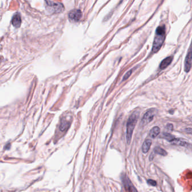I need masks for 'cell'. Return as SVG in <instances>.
<instances>
[{
    "label": "cell",
    "mask_w": 192,
    "mask_h": 192,
    "mask_svg": "<svg viewBox=\"0 0 192 192\" xmlns=\"http://www.w3.org/2000/svg\"><path fill=\"white\" fill-rule=\"evenodd\" d=\"M46 2V9L50 13H60L64 10V6L59 2H55L50 0H45Z\"/></svg>",
    "instance_id": "obj_3"
},
{
    "label": "cell",
    "mask_w": 192,
    "mask_h": 192,
    "mask_svg": "<svg viewBox=\"0 0 192 192\" xmlns=\"http://www.w3.org/2000/svg\"><path fill=\"white\" fill-rule=\"evenodd\" d=\"M165 37L166 31L165 26H159L156 29V35L153 44L152 52L153 53H156L160 50L165 41Z\"/></svg>",
    "instance_id": "obj_1"
},
{
    "label": "cell",
    "mask_w": 192,
    "mask_h": 192,
    "mask_svg": "<svg viewBox=\"0 0 192 192\" xmlns=\"http://www.w3.org/2000/svg\"><path fill=\"white\" fill-rule=\"evenodd\" d=\"M192 66V51L190 48L189 52L188 53L184 63V70L186 73L190 71Z\"/></svg>",
    "instance_id": "obj_7"
},
{
    "label": "cell",
    "mask_w": 192,
    "mask_h": 192,
    "mask_svg": "<svg viewBox=\"0 0 192 192\" xmlns=\"http://www.w3.org/2000/svg\"><path fill=\"white\" fill-rule=\"evenodd\" d=\"M151 144H152V141L149 139L144 141L142 146V151L144 153H147L149 151Z\"/></svg>",
    "instance_id": "obj_12"
},
{
    "label": "cell",
    "mask_w": 192,
    "mask_h": 192,
    "mask_svg": "<svg viewBox=\"0 0 192 192\" xmlns=\"http://www.w3.org/2000/svg\"><path fill=\"white\" fill-rule=\"evenodd\" d=\"M147 182L148 183V184H149L150 185L155 187L157 185V182L155 180H153L152 179H149L147 180Z\"/></svg>",
    "instance_id": "obj_17"
},
{
    "label": "cell",
    "mask_w": 192,
    "mask_h": 192,
    "mask_svg": "<svg viewBox=\"0 0 192 192\" xmlns=\"http://www.w3.org/2000/svg\"><path fill=\"white\" fill-rule=\"evenodd\" d=\"M82 12L80 10L75 9L71 11L68 14L69 20L72 22H78L82 18Z\"/></svg>",
    "instance_id": "obj_6"
},
{
    "label": "cell",
    "mask_w": 192,
    "mask_h": 192,
    "mask_svg": "<svg viewBox=\"0 0 192 192\" xmlns=\"http://www.w3.org/2000/svg\"><path fill=\"white\" fill-rule=\"evenodd\" d=\"M171 143H172V144H173L183 146V147H185L187 148H188L189 147H191V144L190 143H189L188 142H187L185 140L180 139H175Z\"/></svg>",
    "instance_id": "obj_9"
},
{
    "label": "cell",
    "mask_w": 192,
    "mask_h": 192,
    "mask_svg": "<svg viewBox=\"0 0 192 192\" xmlns=\"http://www.w3.org/2000/svg\"><path fill=\"white\" fill-rule=\"evenodd\" d=\"M69 126H70V123L68 121H67V120H65L64 118L62 120V121H61V123H60V127H59V129L61 131H65L66 130H67L68 128L69 127Z\"/></svg>",
    "instance_id": "obj_13"
},
{
    "label": "cell",
    "mask_w": 192,
    "mask_h": 192,
    "mask_svg": "<svg viewBox=\"0 0 192 192\" xmlns=\"http://www.w3.org/2000/svg\"><path fill=\"white\" fill-rule=\"evenodd\" d=\"M139 116V112L138 111H136L134 113L132 114V115L128 118V121L127 123V130H126V139L128 143L130 144L132 135V133L134 130V128L136 126V124L137 123V121L138 119Z\"/></svg>",
    "instance_id": "obj_2"
},
{
    "label": "cell",
    "mask_w": 192,
    "mask_h": 192,
    "mask_svg": "<svg viewBox=\"0 0 192 192\" xmlns=\"http://www.w3.org/2000/svg\"><path fill=\"white\" fill-rule=\"evenodd\" d=\"M186 131H187V133L191 134V132H192V129H191V128H188V129H186Z\"/></svg>",
    "instance_id": "obj_18"
},
{
    "label": "cell",
    "mask_w": 192,
    "mask_h": 192,
    "mask_svg": "<svg viewBox=\"0 0 192 192\" xmlns=\"http://www.w3.org/2000/svg\"><path fill=\"white\" fill-rule=\"evenodd\" d=\"M160 133V129L158 127H154L150 131V137L152 138H156Z\"/></svg>",
    "instance_id": "obj_11"
},
{
    "label": "cell",
    "mask_w": 192,
    "mask_h": 192,
    "mask_svg": "<svg viewBox=\"0 0 192 192\" xmlns=\"http://www.w3.org/2000/svg\"><path fill=\"white\" fill-rule=\"evenodd\" d=\"M157 111V110L155 108H152L147 111L141 120V123L143 125L149 124L153 120L154 117L156 115Z\"/></svg>",
    "instance_id": "obj_4"
},
{
    "label": "cell",
    "mask_w": 192,
    "mask_h": 192,
    "mask_svg": "<svg viewBox=\"0 0 192 192\" xmlns=\"http://www.w3.org/2000/svg\"><path fill=\"white\" fill-rule=\"evenodd\" d=\"M172 60V57H168L166 59H165L160 63V70H163L166 69L167 67L169 66V65L171 64Z\"/></svg>",
    "instance_id": "obj_10"
},
{
    "label": "cell",
    "mask_w": 192,
    "mask_h": 192,
    "mask_svg": "<svg viewBox=\"0 0 192 192\" xmlns=\"http://www.w3.org/2000/svg\"><path fill=\"white\" fill-rule=\"evenodd\" d=\"M21 16L20 14L18 12H17L12 17V24L14 27H15L16 28H18L21 27Z\"/></svg>",
    "instance_id": "obj_8"
},
{
    "label": "cell",
    "mask_w": 192,
    "mask_h": 192,
    "mask_svg": "<svg viewBox=\"0 0 192 192\" xmlns=\"http://www.w3.org/2000/svg\"><path fill=\"white\" fill-rule=\"evenodd\" d=\"M154 152L157 154L163 156H167V152L165 149H163V148H160V147H155L154 149Z\"/></svg>",
    "instance_id": "obj_14"
},
{
    "label": "cell",
    "mask_w": 192,
    "mask_h": 192,
    "mask_svg": "<svg viewBox=\"0 0 192 192\" xmlns=\"http://www.w3.org/2000/svg\"><path fill=\"white\" fill-rule=\"evenodd\" d=\"M121 178H122V181L123 184V185L125 187V188L128 192H138L127 175H126L125 174H123Z\"/></svg>",
    "instance_id": "obj_5"
},
{
    "label": "cell",
    "mask_w": 192,
    "mask_h": 192,
    "mask_svg": "<svg viewBox=\"0 0 192 192\" xmlns=\"http://www.w3.org/2000/svg\"><path fill=\"white\" fill-rule=\"evenodd\" d=\"M162 137L170 142H172L175 139L174 136H173L172 135H171V134H169V133H163Z\"/></svg>",
    "instance_id": "obj_15"
},
{
    "label": "cell",
    "mask_w": 192,
    "mask_h": 192,
    "mask_svg": "<svg viewBox=\"0 0 192 192\" xmlns=\"http://www.w3.org/2000/svg\"><path fill=\"white\" fill-rule=\"evenodd\" d=\"M132 70H130V71H128L127 73H126V74L125 75H124V76H123V81H124V80H127L128 79V78L131 76V74H132Z\"/></svg>",
    "instance_id": "obj_16"
}]
</instances>
